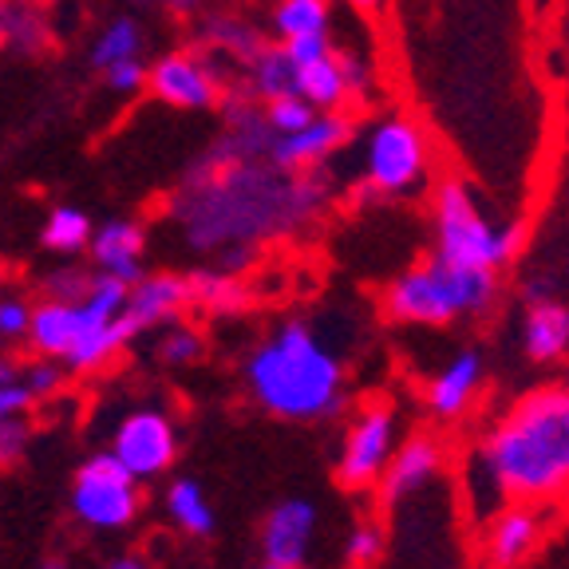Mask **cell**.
<instances>
[{
	"label": "cell",
	"instance_id": "6da1fadb",
	"mask_svg": "<svg viewBox=\"0 0 569 569\" xmlns=\"http://www.w3.org/2000/svg\"><path fill=\"white\" fill-rule=\"evenodd\" d=\"M332 206L329 170H281L213 139L170 202V222L190 253L246 273L261 249L312 233Z\"/></svg>",
	"mask_w": 569,
	"mask_h": 569
},
{
	"label": "cell",
	"instance_id": "7a4b0ae2",
	"mask_svg": "<svg viewBox=\"0 0 569 569\" xmlns=\"http://www.w3.org/2000/svg\"><path fill=\"white\" fill-rule=\"evenodd\" d=\"M467 495L479 518L522 502L553 507L569 498V380L522 391L490 419L467 459Z\"/></svg>",
	"mask_w": 569,
	"mask_h": 569
},
{
	"label": "cell",
	"instance_id": "3957f363",
	"mask_svg": "<svg viewBox=\"0 0 569 569\" xmlns=\"http://www.w3.org/2000/svg\"><path fill=\"white\" fill-rule=\"evenodd\" d=\"M246 388L269 416L312 423L345 408L348 372L332 340L317 325L289 317L249 348Z\"/></svg>",
	"mask_w": 569,
	"mask_h": 569
},
{
	"label": "cell",
	"instance_id": "277c9868",
	"mask_svg": "<svg viewBox=\"0 0 569 569\" xmlns=\"http://www.w3.org/2000/svg\"><path fill=\"white\" fill-rule=\"evenodd\" d=\"M337 162H345L348 182L360 194L380 198V202L423 198L439 178L436 134L408 107L391 103H380L372 116L356 119L352 139Z\"/></svg>",
	"mask_w": 569,
	"mask_h": 569
},
{
	"label": "cell",
	"instance_id": "5b68a950",
	"mask_svg": "<svg viewBox=\"0 0 569 569\" xmlns=\"http://www.w3.org/2000/svg\"><path fill=\"white\" fill-rule=\"evenodd\" d=\"M502 297V273L455 266L431 258L396 273L383 289V317L403 329H451L462 320H482Z\"/></svg>",
	"mask_w": 569,
	"mask_h": 569
},
{
	"label": "cell",
	"instance_id": "8992f818",
	"mask_svg": "<svg viewBox=\"0 0 569 569\" xmlns=\"http://www.w3.org/2000/svg\"><path fill=\"white\" fill-rule=\"evenodd\" d=\"M427 198H431V241L439 258L490 273H502L518 261L526 226L495 210L467 178H436Z\"/></svg>",
	"mask_w": 569,
	"mask_h": 569
},
{
	"label": "cell",
	"instance_id": "52a82bcc",
	"mask_svg": "<svg viewBox=\"0 0 569 569\" xmlns=\"http://www.w3.org/2000/svg\"><path fill=\"white\" fill-rule=\"evenodd\" d=\"M147 91L170 111H213L233 91V76L206 48H170L147 63Z\"/></svg>",
	"mask_w": 569,
	"mask_h": 569
},
{
	"label": "cell",
	"instance_id": "ba28073f",
	"mask_svg": "<svg viewBox=\"0 0 569 569\" xmlns=\"http://www.w3.org/2000/svg\"><path fill=\"white\" fill-rule=\"evenodd\" d=\"M127 289L131 284L119 277L96 273L91 289L76 301V340L63 356V365L71 372H99L127 348V337L119 329V309L127 301Z\"/></svg>",
	"mask_w": 569,
	"mask_h": 569
},
{
	"label": "cell",
	"instance_id": "9c48e42d",
	"mask_svg": "<svg viewBox=\"0 0 569 569\" xmlns=\"http://www.w3.org/2000/svg\"><path fill=\"white\" fill-rule=\"evenodd\" d=\"M396 447H400V411L391 408L388 400H368L365 408H356L337 459L340 487L372 490Z\"/></svg>",
	"mask_w": 569,
	"mask_h": 569
},
{
	"label": "cell",
	"instance_id": "30bf717a",
	"mask_svg": "<svg viewBox=\"0 0 569 569\" xmlns=\"http://www.w3.org/2000/svg\"><path fill=\"white\" fill-rule=\"evenodd\" d=\"M71 507L88 526L99 530H119L134 518L139 510V495H134V479L123 462L111 451L91 455L88 462L76 475V495H71Z\"/></svg>",
	"mask_w": 569,
	"mask_h": 569
},
{
	"label": "cell",
	"instance_id": "8fae6325",
	"mask_svg": "<svg viewBox=\"0 0 569 569\" xmlns=\"http://www.w3.org/2000/svg\"><path fill=\"white\" fill-rule=\"evenodd\" d=\"M352 111H312L293 131L269 134L266 159L281 170H332V162L352 139Z\"/></svg>",
	"mask_w": 569,
	"mask_h": 569
},
{
	"label": "cell",
	"instance_id": "7c38bea8",
	"mask_svg": "<svg viewBox=\"0 0 569 569\" xmlns=\"http://www.w3.org/2000/svg\"><path fill=\"white\" fill-rule=\"evenodd\" d=\"M487 388V356L479 348H455L423 383V408L436 423H459L471 416Z\"/></svg>",
	"mask_w": 569,
	"mask_h": 569
},
{
	"label": "cell",
	"instance_id": "4fadbf2b",
	"mask_svg": "<svg viewBox=\"0 0 569 569\" xmlns=\"http://www.w3.org/2000/svg\"><path fill=\"white\" fill-rule=\"evenodd\" d=\"M174 423H170L167 411L142 408L119 423L111 455L131 471V479H151V475H162L174 462Z\"/></svg>",
	"mask_w": 569,
	"mask_h": 569
},
{
	"label": "cell",
	"instance_id": "5bb4252c",
	"mask_svg": "<svg viewBox=\"0 0 569 569\" xmlns=\"http://www.w3.org/2000/svg\"><path fill=\"white\" fill-rule=\"evenodd\" d=\"M194 44L206 48L230 76H238V71L269 44V36H266V24L253 20L249 12L213 4V9H206L202 17L194 20Z\"/></svg>",
	"mask_w": 569,
	"mask_h": 569
},
{
	"label": "cell",
	"instance_id": "9a60e30c",
	"mask_svg": "<svg viewBox=\"0 0 569 569\" xmlns=\"http://www.w3.org/2000/svg\"><path fill=\"white\" fill-rule=\"evenodd\" d=\"M190 309V281L187 273H142L131 281L127 301L119 309V329H123L127 345L139 332H151L167 320L182 317Z\"/></svg>",
	"mask_w": 569,
	"mask_h": 569
},
{
	"label": "cell",
	"instance_id": "2e32d148",
	"mask_svg": "<svg viewBox=\"0 0 569 569\" xmlns=\"http://www.w3.org/2000/svg\"><path fill=\"white\" fill-rule=\"evenodd\" d=\"M443 462H447V451L436 436L419 431V436L400 439V447L391 451L388 467H383L380 482H376L380 502L383 507H400L408 498L423 495V490L443 475Z\"/></svg>",
	"mask_w": 569,
	"mask_h": 569
},
{
	"label": "cell",
	"instance_id": "e0dca14e",
	"mask_svg": "<svg viewBox=\"0 0 569 569\" xmlns=\"http://www.w3.org/2000/svg\"><path fill=\"white\" fill-rule=\"evenodd\" d=\"M91 269L119 281H139L142 277V258H147V226L139 218H107L103 226L91 230L88 241Z\"/></svg>",
	"mask_w": 569,
	"mask_h": 569
},
{
	"label": "cell",
	"instance_id": "ac0fdd59",
	"mask_svg": "<svg viewBox=\"0 0 569 569\" xmlns=\"http://www.w3.org/2000/svg\"><path fill=\"white\" fill-rule=\"evenodd\" d=\"M317 507L309 498H284L281 507L261 526V550L266 561L277 566H305L312 553V538H317Z\"/></svg>",
	"mask_w": 569,
	"mask_h": 569
},
{
	"label": "cell",
	"instance_id": "d6986e66",
	"mask_svg": "<svg viewBox=\"0 0 569 569\" xmlns=\"http://www.w3.org/2000/svg\"><path fill=\"white\" fill-rule=\"evenodd\" d=\"M542 542V510L510 502L487 518V561L495 569H518Z\"/></svg>",
	"mask_w": 569,
	"mask_h": 569
},
{
	"label": "cell",
	"instance_id": "ffe728a7",
	"mask_svg": "<svg viewBox=\"0 0 569 569\" xmlns=\"http://www.w3.org/2000/svg\"><path fill=\"white\" fill-rule=\"evenodd\" d=\"M518 345H522L530 365H558L569 356V305L561 297L546 301H526L522 325H518Z\"/></svg>",
	"mask_w": 569,
	"mask_h": 569
},
{
	"label": "cell",
	"instance_id": "44dd1931",
	"mask_svg": "<svg viewBox=\"0 0 569 569\" xmlns=\"http://www.w3.org/2000/svg\"><path fill=\"white\" fill-rule=\"evenodd\" d=\"M337 4L332 0H269L266 4V36L277 44L297 40H320L337 32Z\"/></svg>",
	"mask_w": 569,
	"mask_h": 569
},
{
	"label": "cell",
	"instance_id": "7402d4cb",
	"mask_svg": "<svg viewBox=\"0 0 569 569\" xmlns=\"http://www.w3.org/2000/svg\"><path fill=\"white\" fill-rule=\"evenodd\" d=\"M52 40V17L40 0H4L0 4V48L17 56H40Z\"/></svg>",
	"mask_w": 569,
	"mask_h": 569
},
{
	"label": "cell",
	"instance_id": "603a6c76",
	"mask_svg": "<svg viewBox=\"0 0 569 569\" xmlns=\"http://www.w3.org/2000/svg\"><path fill=\"white\" fill-rule=\"evenodd\" d=\"M190 281V305L206 312H218V317H230V312H246L253 305V289L246 284V277L233 273L222 266H202L194 273H187Z\"/></svg>",
	"mask_w": 569,
	"mask_h": 569
},
{
	"label": "cell",
	"instance_id": "cb8c5ba5",
	"mask_svg": "<svg viewBox=\"0 0 569 569\" xmlns=\"http://www.w3.org/2000/svg\"><path fill=\"white\" fill-rule=\"evenodd\" d=\"M142 52H147V24L139 20V12H119V17L103 20L88 48V60L96 71H103L111 63L142 60Z\"/></svg>",
	"mask_w": 569,
	"mask_h": 569
},
{
	"label": "cell",
	"instance_id": "d4e9b609",
	"mask_svg": "<svg viewBox=\"0 0 569 569\" xmlns=\"http://www.w3.org/2000/svg\"><path fill=\"white\" fill-rule=\"evenodd\" d=\"M28 345L40 356L63 360L76 340V301H56L44 297L40 305H32V320H28Z\"/></svg>",
	"mask_w": 569,
	"mask_h": 569
},
{
	"label": "cell",
	"instance_id": "484cf974",
	"mask_svg": "<svg viewBox=\"0 0 569 569\" xmlns=\"http://www.w3.org/2000/svg\"><path fill=\"white\" fill-rule=\"evenodd\" d=\"M91 230H96V222H91L80 206H56V210L44 218L40 241H44V249L60 253V258H76V253L88 249Z\"/></svg>",
	"mask_w": 569,
	"mask_h": 569
},
{
	"label": "cell",
	"instance_id": "4316f807",
	"mask_svg": "<svg viewBox=\"0 0 569 569\" xmlns=\"http://www.w3.org/2000/svg\"><path fill=\"white\" fill-rule=\"evenodd\" d=\"M167 510H170V518L187 533H194V538L213 530V510L194 479H178L174 487L167 490Z\"/></svg>",
	"mask_w": 569,
	"mask_h": 569
},
{
	"label": "cell",
	"instance_id": "83f0119b",
	"mask_svg": "<svg viewBox=\"0 0 569 569\" xmlns=\"http://www.w3.org/2000/svg\"><path fill=\"white\" fill-rule=\"evenodd\" d=\"M206 340L202 332L194 329V325H187L182 317L167 320V325H159V337H154V356H159L167 368H187L194 365L198 356H202Z\"/></svg>",
	"mask_w": 569,
	"mask_h": 569
},
{
	"label": "cell",
	"instance_id": "f1b7e54d",
	"mask_svg": "<svg viewBox=\"0 0 569 569\" xmlns=\"http://www.w3.org/2000/svg\"><path fill=\"white\" fill-rule=\"evenodd\" d=\"M388 550V533L380 522H356L345 542V566L348 569H376Z\"/></svg>",
	"mask_w": 569,
	"mask_h": 569
},
{
	"label": "cell",
	"instance_id": "f546056e",
	"mask_svg": "<svg viewBox=\"0 0 569 569\" xmlns=\"http://www.w3.org/2000/svg\"><path fill=\"white\" fill-rule=\"evenodd\" d=\"M553 76L569 107V0H553Z\"/></svg>",
	"mask_w": 569,
	"mask_h": 569
},
{
	"label": "cell",
	"instance_id": "4dcf8cb0",
	"mask_svg": "<svg viewBox=\"0 0 569 569\" xmlns=\"http://www.w3.org/2000/svg\"><path fill=\"white\" fill-rule=\"evenodd\" d=\"M99 76H103V88L119 99H131V96H139V91H147V60L111 63V68H103Z\"/></svg>",
	"mask_w": 569,
	"mask_h": 569
},
{
	"label": "cell",
	"instance_id": "1f68e13d",
	"mask_svg": "<svg viewBox=\"0 0 569 569\" xmlns=\"http://www.w3.org/2000/svg\"><path fill=\"white\" fill-rule=\"evenodd\" d=\"M96 281V269H76V266H60L44 277V297H56V301H80L83 293Z\"/></svg>",
	"mask_w": 569,
	"mask_h": 569
},
{
	"label": "cell",
	"instance_id": "d6a6232c",
	"mask_svg": "<svg viewBox=\"0 0 569 569\" xmlns=\"http://www.w3.org/2000/svg\"><path fill=\"white\" fill-rule=\"evenodd\" d=\"M28 320H32V305L20 293H0V340H24Z\"/></svg>",
	"mask_w": 569,
	"mask_h": 569
},
{
	"label": "cell",
	"instance_id": "836d02e7",
	"mask_svg": "<svg viewBox=\"0 0 569 569\" xmlns=\"http://www.w3.org/2000/svg\"><path fill=\"white\" fill-rule=\"evenodd\" d=\"M20 380H24V388L32 391V396H52V391L60 388L63 372L52 356H40L32 365H20Z\"/></svg>",
	"mask_w": 569,
	"mask_h": 569
},
{
	"label": "cell",
	"instance_id": "e575fe53",
	"mask_svg": "<svg viewBox=\"0 0 569 569\" xmlns=\"http://www.w3.org/2000/svg\"><path fill=\"white\" fill-rule=\"evenodd\" d=\"M24 439H28V427L20 423V416L0 419V467H9V462L20 459Z\"/></svg>",
	"mask_w": 569,
	"mask_h": 569
},
{
	"label": "cell",
	"instance_id": "d590c367",
	"mask_svg": "<svg viewBox=\"0 0 569 569\" xmlns=\"http://www.w3.org/2000/svg\"><path fill=\"white\" fill-rule=\"evenodd\" d=\"M32 391L24 388V380H12V383H0V419L9 416H24L32 408Z\"/></svg>",
	"mask_w": 569,
	"mask_h": 569
},
{
	"label": "cell",
	"instance_id": "8d00e7d4",
	"mask_svg": "<svg viewBox=\"0 0 569 569\" xmlns=\"http://www.w3.org/2000/svg\"><path fill=\"white\" fill-rule=\"evenodd\" d=\"M213 4H218V0H154V9H162L174 20H187V24H194V20L202 17L206 9H213Z\"/></svg>",
	"mask_w": 569,
	"mask_h": 569
},
{
	"label": "cell",
	"instance_id": "74e56055",
	"mask_svg": "<svg viewBox=\"0 0 569 569\" xmlns=\"http://www.w3.org/2000/svg\"><path fill=\"white\" fill-rule=\"evenodd\" d=\"M332 4L348 17H376V12H383L388 0H332Z\"/></svg>",
	"mask_w": 569,
	"mask_h": 569
},
{
	"label": "cell",
	"instance_id": "f35d334b",
	"mask_svg": "<svg viewBox=\"0 0 569 569\" xmlns=\"http://www.w3.org/2000/svg\"><path fill=\"white\" fill-rule=\"evenodd\" d=\"M107 569H147V566H142L139 558H119V561H111Z\"/></svg>",
	"mask_w": 569,
	"mask_h": 569
},
{
	"label": "cell",
	"instance_id": "ab89813d",
	"mask_svg": "<svg viewBox=\"0 0 569 569\" xmlns=\"http://www.w3.org/2000/svg\"><path fill=\"white\" fill-rule=\"evenodd\" d=\"M127 4H131V9H151L154 0H127Z\"/></svg>",
	"mask_w": 569,
	"mask_h": 569
},
{
	"label": "cell",
	"instance_id": "60d3db41",
	"mask_svg": "<svg viewBox=\"0 0 569 569\" xmlns=\"http://www.w3.org/2000/svg\"><path fill=\"white\" fill-rule=\"evenodd\" d=\"M261 569H305V566H277V561H266Z\"/></svg>",
	"mask_w": 569,
	"mask_h": 569
},
{
	"label": "cell",
	"instance_id": "b9f144b4",
	"mask_svg": "<svg viewBox=\"0 0 569 569\" xmlns=\"http://www.w3.org/2000/svg\"><path fill=\"white\" fill-rule=\"evenodd\" d=\"M40 569H63V561H44Z\"/></svg>",
	"mask_w": 569,
	"mask_h": 569
},
{
	"label": "cell",
	"instance_id": "7bdbcfd3",
	"mask_svg": "<svg viewBox=\"0 0 569 569\" xmlns=\"http://www.w3.org/2000/svg\"><path fill=\"white\" fill-rule=\"evenodd\" d=\"M40 4H56V0H40Z\"/></svg>",
	"mask_w": 569,
	"mask_h": 569
},
{
	"label": "cell",
	"instance_id": "ee69618b",
	"mask_svg": "<svg viewBox=\"0 0 569 569\" xmlns=\"http://www.w3.org/2000/svg\"><path fill=\"white\" fill-rule=\"evenodd\" d=\"M0 4H4V0H0Z\"/></svg>",
	"mask_w": 569,
	"mask_h": 569
}]
</instances>
